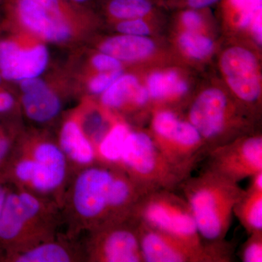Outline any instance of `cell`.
Listing matches in <instances>:
<instances>
[{
  "instance_id": "cell-1",
  "label": "cell",
  "mask_w": 262,
  "mask_h": 262,
  "mask_svg": "<svg viewBox=\"0 0 262 262\" xmlns=\"http://www.w3.org/2000/svg\"><path fill=\"white\" fill-rule=\"evenodd\" d=\"M0 24L27 31L47 44L72 47L89 39L96 15L70 0H6Z\"/></svg>"
},
{
  "instance_id": "cell-2",
  "label": "cell",
  "mask_w": 262,
  "mask_h": 262,
  "mask_svg": "<svg viewBox=\"0 0 262 262\" xmlns=\"http://www.w3.org/2000/svg\"><path fill=\"white\" fill-rule=\"evenodd\" d=\"M70 165L51 136L22 130L3 170L15 187L56 202L61 208Z\"/></svg>"
},
{
  "instance_id": "cell-3",
  "label": "cell",
  "mask_w": 262,
  "mask_h": 262,
  "mask_svg": "<svg viewBox=\"0 0 262 262\" xmlns=\"http://www.w3.org/2000/svg\"><path fill=\"white\" fill-rule=\"evenodd\" d=\"M60 208L48 198L11 188L0 217V253L20 251L56 237Z\"/></svg>"
},
{
  "instance_id": "cell-4",
  "label": "cell",
  "mask_w": 262,
  "mask_h": 262,
  "mask_svg": "<svg viewBox=\"0 0 262 262\" xmlns=\"http://www.w3.org/2000/svg\"><path fill=\"white\" fill-rule=\"evenodd\" d=\"M203 242L225 241L234 208L246 190L238 183L205 169L179 185Z\"/></svg>"
},
{
  "instance_id": "cell-5",
  "label": "cell",
  "mask_w": 262,
  "mask_h": 262,
  "mask_svg": "<svg viewBox=\"0 0 262 262\" xmlns=\"http://www.w3.org/2000/svg\"><path fill=\"white\" fill-rule=\"evenodd\" d=\"M115 165L96 163L80 169L68 190L62 208L67 212L69 236L108 225L110 189Z\"/></svg>"
},
{
  "instance_id": "cell-6",
  "label": "cell",
  "mask_w": 262,
  "mask_h": 262,
  "mask_svg": "<svg viewBox=\"0 0 262 262\" xmlns=\"http://www.w3.org/2000/svg\"><path fill=\"white\" fill-rule=\"evenodd\" d=\"M117 166L144 192L174 190L190 176L167 160L149 133L131 130Z\"/></svg>"
},
{
  "instance_id": "cell-7",
  "label": "cell",
  "mask_w": 262,
  "mask_h": 262,
  "mask_svg": "<svg viewBox=\"0 0 262 262\" xmlns=\"http://www.w3.org/2000/svg\"><path fill=\"white\" fill-rule=\"evenodd\" d=\"M236 113L227 94L222 90L211 88L202 91L194 100L188 121L200 133L209 151L241 136L253 134L248 130L247 121Z\"/></svg>"
},
{
  "instance_id": "cell-8",
  "label": "cell",
  "mask_w": 262,
  "mask_h": 262,
  "mask_svg": "<svg viewBox=\"0 0 262 262\" xmlns=\"http://www.w3.org/2000/svg\"><path fill=\"white\" fill-rule=\"evenodd\" d=\"M144 262H230L234 248L227 241L194 243L151 228L139 222Z\"/></svg>"
},
{
  "instance_id": "cell-9",
  "label": "cell",
  "mask_w": 262,
  "mask_h": 262,
  "mask_svg": "<svg viewBox=\"0 0 262 262\" xmlns=\"http://www.w3.org/2000/svg\"><path fill=\"white\" fill-rule=\"evenodd\" d=\"M149 134L167 160L189 176L208 152L195 127L169 110L155 114Z\"/></svg>"
},
{
  "instance_id": "cell-10",
  "label": "cell",
  "mask_w": 262,
  "mask_h": 262,
  "mask_svg": "<svg viewBox=\"0 0 262 262\" xmlns=\"http://www.w3.org/2000/svg\"><path fill=\"white\" fill-rule=\"evenodd\" d=\"M48 46L27 31L0 24V74L5 82L41 77L51 61Z\"/></svg>"
},
{
  "instance_id": "cell-11",
  "label": "cell",
  "mask_w": 262,
  "mask_h": 262,
  "mask_svg": "<svg viewBox=\"0 0 262 262\" xmlns=\"http://www.w3.org/2000/svg\"><path fill=\"white\" fill-rule=\"evenodd\" d=\"M133 217L165 233L191 242H203L187 202L173 190L160 189L145 194L136 207Z\"/></svg>"
},
{
  "instance_id": "cell-12",
  "label": "cell",
  "mask_w": 262,
  "mask_h": 262,
  "mask_svg": "<svg viewBox=\"0 0 262 262\" xmlns=\"http://www.w3.org/2000/svg\"><path fill=\"white\" fill-rule=\"evenodd\" d=\"M82 248L86 261L144 262L141 251L139 222L134 217L91 231Z\"/></svg>"
},
{
  "instance_id": "cell-13",
  "label": "cell",
  "mask_w": 262,
  "mask_h": 262,
  "mask_svg": "<svg viewBox=\"0 0 262 262\" xmlns=\"http://www.w3.org/2000/svg\"><path fill=\"white\" fill-rule=\"evenodd\" d=\"M207 169L238 183L262 171V136L253 134L208 151Z\"/></svg>"
},
{
  "instance_id": "cell-14",
  "label": "cell",
  "mask_w": 262,
  "mask_h": 262,
  "mask_svg": "<svg viewBox=\"0 0 262 262\" xmlns=\"http://www.w3.org/2000/svg\"><path fill=\"white\" fill-rule=\"evenodd\" d=\"M220 67L229 89L239 101L251 105L259 101L261 77L253 53L244 48H229L222 54Z\"/></svg>"
},
{
  "instance_id": "cell-15",
  "label": "cell",
  "mask_w": 262,
  "mask_h": 262,
  "mask_svg": "<svg viewBox=\"0 0 262 262\" xmlns=\"http://www.w3.org/2000/svg\"><path fill=\"white\" fill-rule=\"evenodd\" d=\"M18 84L19 105L27 119L38 125H46L58 118L63 108V99L54 84L41 77Z\"/></svg>"
},
{
  "instance_id": "cell-16",
  "label": "cell",
  "mask_w": 262,
  "mask_h": 262,
  "mask_svg": "<svg viewBox=\"0 0 262 262\" xmlns=\"http://www.w3.org/2000/svg\"><path fill=\"white\" fill-rule=\"evenodd\" d=\"M74 238L55 237L13 252L0 253V261L71 262L84 261L83 248L77 246Z\"/></svg>"
},
{
  "instance_id": "cell-17",
  "label": "cell",
  "mask_w": 262,
  "mask_h": 262,
  "mask_svg": "<svg viewBox=\"0 0 262 262\" xmlns=\"http://www.w3.org/2000/svg\"><path fill=\"white\" fill-rule=\"evenodd\" d=\"M57 143L69 163L75 166L82 169L98 163L94 144L82 130L74 112L62 122Z\"/></svg>"
},
{
  "instance_id": "cell-18",
  "label": "cell",
  "mask_w": 262,
  "mask_h": 262,
  "mask_svg": "<svg viewBox=\"0 0 262 262\" xmlns=\"http://www.w3.org/2000/svg\"><path fill=\"white\" fill-rule=\"evenodd\" d=\"M149 99L146 86L141 85L136 76L124 73L100 96L101 106L115 111L143 107Z\"/></svg>"
},
{
  "instance_id": "cell-19",
  "label": "cell",
  "mask_w": 262,
  "mask_h": 262,
  "mask_svg": "<svg viewBox=\"0 0 262 262\" xmlns=\"http://www.w3.org/2000/svg\"><path fill=\"white\" fill-rule=\"evenodd\" d=\"M155 50V43L149 38L122 34L106 38L98 46V51L115 57L122 63L144 59Z\"/></svg>"
},
{
  "instance_id": "cell-20",
  "label": "cell",
  "mask_w": 262,
  "mask_h": 262,
  "mask_svg": "<svg viewBox=\"0 0 262 262\" xmlns=\"http://www.w3.org/2000/svg\"><path fill=\"white\" fill-rule=\"evenodd\" d=\"M146 87L150 98L156 101L175 99L184 96L189 91L187 82L173 70L151 74L148 77Z\"/></svg>"
},
{
  "instance_id": "cell-21",
  "label": "cell",
  "mask_w": 262,
  "mask_h": 262,
  "mask_svg": "<svg viewBox=\"0 0 262 262\" xmlns=\"http://www.w3.org/2000/svg\"><path fill=\"white\" fill-rule=\"evenodd\" d=\"M234 214L248 234L262 232V190L248 187L234 208Z\"/></svg>"
},
{
  "instance_id": "cell-22",
  "label": "cell",
  "mask_w": 262,
  "mask_h": 262,
  "mask_svg": "<svg viewBox=\"0 0 262 262\" xmlns=\"http://www.w3.org/2000/svg\"><path fill=\"white\" fill-rule=\"evenodd\" d=\"M131 128L125 122L114 123L96 147L98 163L117 165Z\"/></svg>"
},
{
  "instance_id": "cell-23",
  "label": "cell",
  "mask_w": 262,
  "mask_h": 262,
  "mask_svg": "<svg viewBox=\"0 0 262 262\" xmlns=\"http://www.w3.org/2000/svg\"><path fill=\"white\" fill-rule=\"evenodd\" d=\"M154 8L151 0H105L103 3L106 14L117 22L145 18Z\"/></svg>"
},
{
  "instance_id": "cell-24",
  "label": "cell",
  "mask_w": 262,
  "mask_h": 262,
  "mask_svg": "<svg viewBox=\"0 0 262 262\" xmlns=\"http://www.w3.org/2000/svg\"><path fill=\"white\" fill-rule=\"evenodd\" d=\"M179 44L184 53L190 58L203 60L211 56L214 45L210 38L196 32L187 31L179 38Z\"/></svg>"
},
{
  "instance_id": "cell-25",
  "label": "cell",
  "mask_w": 262,
  "mask_h": 262,
  "mask_svg": "<svg viewBox=\"0 0 262 262\" xmlns=\"http://www.w3.org/2000/svg\"><path fill=\"white\" fill-rule=\"evenodd\" d=\"M9 118H0V171L4 170L9 162L22 131Z\"/></svg>"
},
{
  "instance_id": "cell-26",
  "label": "cell",
  "mask_w": 262,
  "mask_h": 262,
  "mask_svg": "<svg viewBox=\"0 0 262 262\" xmlns=\"http://www.w3.org/2000/svg\"><path fill=\"white\" fill-rule=\"evenodd\" d=\"M122 74L123 70L82 73L80 88L89 96H101Z\"/></svg>"
},
{
  "instance_id": "cell-27",
  "label": "cell",
  "mask_w": 262,
  "mask_h": 262,
  "mask_svg": "<svg viewBox=\"0 0 262 262\" xmlns=\"http://www.w3.org/2000/svg\"><path fill=\"white\" fill-rule=\"evenodd\" d=\"M123 70L122 63L115 57L101 53H95L90 58L85 70H91L94 72H111Z\"/></svg>"
},
{
  "instance_id": "cell-28",
  "label": "cell",
  "mask_w": 262,
  "mask_h": 262,
  "mask_svg": "<svg viewBox=\"0 0 262 262\" xmlns=\"http://www.w3.org/2000/svg\"><path fill=\"white\" fill-rule=\"evenodd\" d=\"M241 253L244 262L262 261V232L249 234Z\"/></svg>"
},
{
  "instance_id": "cell-29",
  "label": "cell",
  "mask_w": 262,
  "mask_h": 262,
  "mask_svg": "<svg viewBox=\"0 0 262 262\" xmlns=\"http://www.w3.org/2000/svg\"><path fill=\"white\" fill-rule=\"evenodd\" d=\"M116 30L120 34L141 37H146L150 33L149 26L143 18L129 19L117 21Z\"/></svg>"
},
{
  "instance_id": "cell-30",
  "label": "cell",
  "mask_w": 262,
  "mask_h": 262,
  "mask_svg": "<svg viewBox=\"0 0 262 262\" xmlns=\"http://www.w3.org/2000/svg\"><path fill=\"white\" fill-rule=\"evenodd\" d=\"M18 105V98L13 91L5 84L0 86V118L8 117L14 113Z\"/></svg>"
},
{
  "instance_id": "cell-31",
  "label": "cell",
  "mask_w": 262,
  "mask_h": 262,
  "mask_svg": "<svg viewBox=\"0 0 262 262\" xmlns=\"http://www.w3.org/2000/svg\"><path fill=\"white\" fill-rule=\"evenodd\" d=\"M201 9L187 8L181 13V22L187 31L196 32L201 28L203 24V18L201 13Z\"/></svg>"
},
{
  "instance_id": "cell-32",
  "label": "cell",
  "mask_w": 262,
  "mask_h": 262,
  "mask_svg": "<svg viewBox=\"0 0 262 262\" xmlns=\"http://www.w3.org/2000/svg\"><path fill=\"white\" fill-rule=\"evenodd\" d=\"M169 3H176L192 9H206L220 0H168Z\"/></svg>"
},
{
  "instance_id": "cell-33",
  "label": "cell",
  "mask_w": 262,
  "mask_h": 262,
  "mask_svg": "<svg viewBox=\"0 0 262 262\" xmlns=\"http://www.w3.org/2000/svg\"><path fill=\"white\" fill-rule=\"evenodd\" d=\"M12 184L3 170L0 171V217L4 207L5 200L12 188Z\"/></svg>"
},
{
  "instance_id": "cell-34",
  "label": "cell",
  "mask_w": 262,
  "mask_h": 262,
  "mask_svg": "<svg viewBox=\"0 0 262 262\" xmlns=\"http://www.w3.org/2000/svg\"><path fill=\"white\" fill-rule=\"evenodd\" d=\"M251 29L254 39H256L258 44L261 45L262 42V24H261V13H258L254 20H253L251 25Z\"/></svg>"
},
{
  "instance_id": "cell-35",
  "label": "cell",
  "mask_w": 262,
  "mask_h": 262,
  "mask_svg": "<svg viewBox=\"0 0 262 262\" xmlns=\"http://www.w3.org/2000/svg\"><path fill=\"white\" fill-rule=\"evenodd\" d=\"M251 178H252V182L249 188L256 189V190H262V171L255 174Z\"/></svg>"
},
{
  "instance_id": "cell-36",
  "label": "cell",
  "mask_w": 262,
  "mask_h": 262,
  "mask_svg": "<svg viewBox=\"0 0 262 262\" xmlns=\"http://www.w3.org/2000/svg\"><path fill=\"white\" fill-rule=\"evenodd\" d=\"M70 1L73 2V3H77V4L85 5L89 3L90 2L93 1V0H70Z\"/></svg>"
},
{
  "instance_id": "cell-37",
  "label": "cell",
  "mask_w": 262,
  "mask_h": 262,
  "mask_svg": "<svg viewBox=\"0 0 262 262\" xmlns=\"http://www.w3.org/2000/svg\"><path fill=\"white\" fill-rule=\"evenodd\" d=\"M5 81L4 80V79L3 78V77H2L1 74H0V86L3 85V84H5Z\"/></svg>"
},
{
  "instance_id": "cell-38",
  "label": "cell",
  "mask_w": 262,
  "mask_h": 262,
  "mask_svg": "<svg viewBox=\"0 0 262 262\" xmlns=\"http://www.w3.org/2000/svg\"><path fill=\"white\" fill-rule=\"evenodd\" d=\"M5 1H6V0H0V8H2V6L4 4Z\"/></svg>"
},
{
  "instance_id": "cell-39",
  "label": "cell",
  "mask_w": 262,
  "mask_h": 262,
  "mask_svg": "<svg viewBox=\"0 0 262 262\" xmlns=\"http://www.w3.org/2000/svg\"><path fill=\"white\" fill-rule=\"evenodd\" d=\"M0 9H1V8H0ZM1 20H2V15H0V22H1Z\"/></svg>"
}]
</instances>
